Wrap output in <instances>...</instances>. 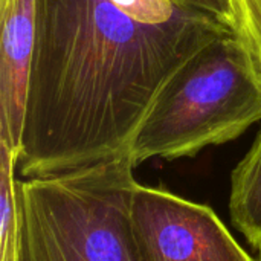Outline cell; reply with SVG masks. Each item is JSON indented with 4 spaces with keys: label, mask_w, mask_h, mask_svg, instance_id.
Segmentation results:
<instances>
[{
    "label": "cell",
    "mask_w": 261,
    "mask_h": 261,
    "mask_svg": "<svg viewBox=\"0 0 261 261\" xmlns=\"http://www.w3.org/2000/svg\"><path fill=\"white\" fill-rule=\"evenodd\" d=\"M226 32L174 0H35L20 174L54 176L128 154L167 80Z\"/></svg>",
    "instance_id": "6da1fadb"
},
{
    "label": "cell",
    "mask_w": 261,
    "mask_h": 261,
    "mask_svg": "<svg viewBox=\"0 0 261 261\" xmlns=\"http://www.w3.org/2000/svg\"><path fill=\"white\" fill-rule=\"evenodd\" d=\"M135 168L128 153L17 180V261H142L132 216Z\"/></svg>",
    "instance_id": "7a4b0ae2"
},
{
    "label": "cell",
    "mask_w": 261,
    "mask_h": 261,
    "mask_svg": "<svg viewBox=\"0 0 261 261\" xmlns=\"http://www.w3.org/2000/svg\"><path fill=\"white\" fill-rule=\"evenodd\" d=\"M261 121V73L232 34L208 41L162 86L145 113L130 156L193 158L206 147L237 139Z\"/></svg>",
    "instance_id": "3957f363"
},
{
    "label": "cell",
    "mask_w": 261,
    "mask_h": 261,
    "mask_svg": "<svg viewBox=\"0 0 261 261\" xmlns=\"http://www.w3.org/2000/svg\"><path fill=\"white\" fill-rule=\"evenodd\" d=\"M133 226L142 261H257L208 205L138 184Z\"/></svg>",
    "instance_id": "277c9868"
},
{
    "label": "cell",
    "mask_w": 261,
    "mask_h": 261,
    "mask_svg": "<svg viewBox=\"0 0 261 261\" xmlns=\"http://www.w3.org/2000/svg\"><path fill=\"white\" fill-rule=\"evenodd\" d=\"M0 144L20 154L34 55L35 0H0Z\"/></svg>",
    "instance_id": "5b68a950"
},
{
    "label": "cell",
    "mask_w": 261,
    "mask_h": 261,
    "mask_svg": "<svg viewBox=\"0 0 261 261\" xmlns=\"http://www.w3.org/2000/svg\"><path fill=\"white\" fill-rule=\"evenodd\" d=\"M229 214L234 228L261 251V133L231 174Z\"/></svg>",
    "instance_id": "8992f818"
},
{
    "label": "cell",
    "mask_w": 261,
    "mask_h": 261,
    "mask_svg": "<svg viewBox=\"0 0 261 261\" xmlns=\"http://www.w3.org/2000/svg\"><path fill=\"white\" fill-rule=\"evenodd\" d=\"M18 154L0 144V261H17L18 199L15 168Z\"/></svg>",
    "instance_id": "52a82bcc"
},
{
    "label": "cell",
    "mask_w": 261,
    "mask_h": 261,
    "mask_svg": "<svg viewBox=\"0 0 261 261\" xmlns=\"http://www.w3.org/2000/svg\"><path fill=\"white\" fill-rule=\"evenodd\" d=\"M231 31L246 47L261 73V0H228Z\"/></svg>",
    "instance_id": "ba28073f"
},
{
    "label": "cell",
    "mask_w": 261,
    "mask_h": 261,
    "mask_svg": "<svg viewBox=\"0 0 261 261\" xmlns=\"http://www.w3.org/2000/svg\"><path fill=\"white\" fill-rule=\"evenodd\" d=\"M179 5L197 9L208 15H213L219 21H222L226 28L231 29V6L228 0H174Z\"/></svg>",
    "instance_id": "9c48e42d"
},
{
    "label": "cell",
    "mask_w": 261,
    "mask_h": 261,
    "mask_svg": "<svg viewBox=\"0 0 261 261\" xmlns=\"http://www.w3.org/2000/svg\"><path fill=\"white\" fill-rule=\"evenodd\" d=\"M257 261H261V251H258V260Z\"/></svg>",
    "instance_id": "30bf717a"
}]
</instances>
